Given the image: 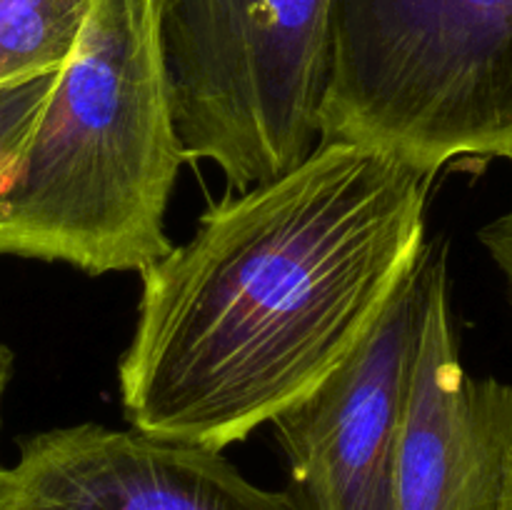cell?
Here are the masks:
<instances>
[{
  "mask_svg": "<svg viewBox=\"0 0 512 510\" xmlns=\"http://www.w3.org/2000/svg\"><path fill=\"white\" fill-rule=\"evenodd\" d=\"M433 175L348 140L213 203L140 273L125 420L225 450L348 360L425 248Z\"/></svg>",
  "mask_w": 512,
  "mask_h": 510,
  "instance_id": "obj_1",
  "label": "cell"
},
{
  "mask_svg": "<svg viewBox=\"0 0 512 510\" xmlns=\"http://www.w3.org/2000/svg\"><path fill=\"white\" fill-rule=\"evenodd\" d=\"M183 160L163 0H90L0 190V255L143 273L173 250L165 213Z\"/></svg>",
  "mask_w": 512,
  "mask_h": 510,
  "instance_id": "obj_2",
  "label": "cell"
},
{
  "mask_svg": "<svg viewBox=\"0 0 512 510\" xmlns=\"http://www.w3.org/2000/svg\"><path fill=\"white\" fill-rule=\"evenodd\" d=\"M320 140L423 173L512 155V0H330Z\"/></svg>",
  "mask_w": 512,
  "mask_h": 510,
  "instance_id": "obj_3",
  "label": "cell"
},
{
  "mask_svg": "<svg viewBox=\"0 0 512 510\" xmlns=\"http://www.w3.org/2000/svg\"><path fill=\"white\" fill-rule=\"evenodd\" d=\"M330 0H163V50L185 160L233 190L320 143Z\"/></svg>",
  "mask_w": 512,
  "mask_h": 510,
  "instance_id": "obj_4",
  "label": "cell"
},
{
  "mask_svg": "<svg viewBox=\"0 0 512 510\" xmlns=\"http://www.w3.org/2000/svg\"><path fill=\"white\" fill-rule=\"evenodd\" d=\"M435 248L425 243L348 360L270 420L298 510H395Z\"/></svg>",
  "mask_w": 512,
  "mask_h": 510,
  "instance_id": "obj_5",
  "label": "cell"
},
{
  "mask_svg": "<svg viewBox=\"0 0 512 510\" xmlns=\"http://www.w3.org/2000/svg\"><path fill=\"white\" fill-rule=\"evenodd\" d=\"M0 510H298L288 490L250 483L215 450L100 423L20 440L0 468Z\"/></svg>",
  "mask_w": 512,
  "mask_h": 510,
  "instance_id": "obj_6",
  "label": "cell"
},
{
  "mask_svg": "<svg viewBox=\"0 0 512 510\" xmlns=\"http://www.w3.org/2000/svg\"><path fill=\"white\" fill-rule=\"evenodd\" d=\"M512 465V385L460 360L448 250L438 240L398 455L395 510H500Z\"/></svg>",
  "mask_w": 512,
  "mask_h": 510,
  "instance_id": "obj_7",
  "label": "cell"
},
{
  "mask_svg": "<svg viewBox=\"0 0 512 510\" xmlns=\"http://www.w3.org/2000/svg\"><path fill=\"white\" fill-rule=\"evenodd\" d=\"M90 0H0V88L58 73Z\"/></svg>",
  "mask_w": 512,
  "mask_h": 510,
  "instance_id": "obj_8",
  "label": "cell"
},
{
  "mask_svg": "<svg viewBox=\"0 0 512 510\" xmlns=\"http://www.w3.org/2000/svg\"><path fill=\"white\" fill-rule=\"evenodd\" d=\"M55 73L0 88V190L8 183L28 135L45 105Z\"/></svg>",
  "mask_w": 512,
  "mask_h": 510,
  "instance_id": "obj_9",
  "label": "cell"
},
{
  "mask_svg": "<svg viewBox=\"0 0 512 510\" xmlns=\"http://www.w3.org/2000/svg\"><path fill=\"white\" fill-rule=\"evenodd\" d=\"M508 160L512 163V155ZM478 238L480 243H483V248L490 253V258L495 260L500 273H503L505 280H508L510 303H512V208L508 213L500 215V218H495L493 223L480 228Z\"/></svg>",
  "mask_w": 512,
  "mask_h": 510,
  "instance_id": "obj_10",
  "label": "cell"
},
{
  "mask_svg": "<svg viewBox=\"0 0 512 510\" xmlns=\"http://www.w3.org/2000/svg\"><path fill=\"white\" fill-rule=\"evenodd\" d=\"M10 375H13V353H10L8 345L0 343V413H3V395L10 383ZM0 423H3V415H0Z\"/></svg>",
  "mask_w": 512,
  "mask_h": 510,
  "instance_id": "obj_11",
  "label": "cell"
},
{
  "mask_svg": "<svg viewBox=\"0 0 512 510\" xmlns=\"http://www.w3.org/2000/svg\"><path fill=\"white\" fill-rule=\"evenodd\" d=\"M500 510H512V465L508 480H505V490H503V503H500Z\"/></svg>",
  "mask_w": 512,
  "mask_h": 510,
  "instance_id": "obj_12",
  "label": "cell"
}]
</instances>
